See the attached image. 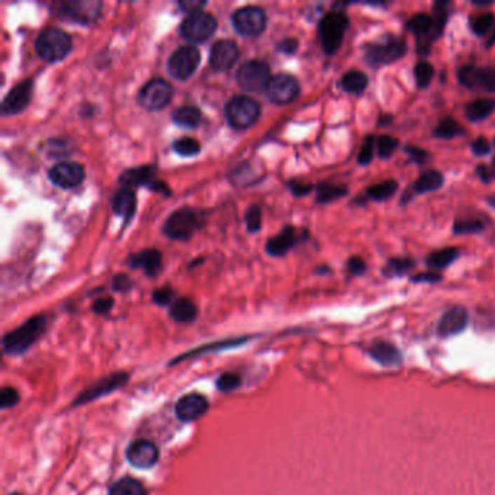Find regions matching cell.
<instances>
[{
    "mask_svg": "<svg viewBox=\"0 0 495 495\" xmlns=\"http://www.w3.org/2000/svg\"><path fill=\"white\" fill-rule=\"evenodd\" d=\"M47 328V317L46 316H35L29 318L22 325L15 328L13 332L8 333L4 337V350L9 356H19L38 341V339L44 334Z\"/></svg>",
    "mask_w": 495,
    "mask_h": 495,
    "instance_id": "obj_1",
    "label": "cell"
},
{
    "mask_svg": "<svg viewBox=\"0 0 495 495\" xmlns=\"http://www.w3.org/2000/svg\"><path fill=\"white\" fill-rule=\"evenodd\" d=\"M407 53L404 38L395 35H385L377 43H370L365 48V61L375 69L393 65L401 60Z\"/></svg>",
    "mask_w": 495,
    "mask_h": 495,
    "instance_id": "obj_2",
    "label": "cell"
},
{
    "mask_svg": "<svg viewBox=\"0 0 495 495\" xmlns=\"http://www.w3.org/2000/svg\"><path fill=\"white\" fill-rule=\"evenodd\" d=\"M36 54L48 61L63 60L72 51V38L70 35L60 28H47L41 32L35 41Z\"/></svg>",
    "mask_w": 495,
    "mask_h": 495,
    "instance_id": "obj_3",
    "label": "cell"
},
{
    "mask_svg": "<svg viewBox=\"0 0 495 495\" xmlns=\"http://www.w3.org/2000/svg\"><path fill=\"white\" fill-rule=\"evenodd\" d=\"M347 27L348 18L343 11H333L323 16L318 25V36L327 54H334L341 47Z\"/></svg>",
    "mask_w": 495,
    "mask_h": 495,
    "instance_id": "obj_4",
    "label": "cell"
},
{
    "mask_svg": "<svg viewBox=\"0 0 495 495\" xmlns=\"http://www.w3.org/2000/svg\"><path fill=\"white\" fill-rule=\"evenodd\" d=\"M260 115L259 103L245 95L234 96L229 100L225 107V116L230 126L237 130L249 128L257 121Z\"/></svg>",
    "mask_w": 495,
    "mask_h": 495,
    "instance_id": "obj_5",
    "label": "cell"
},
{
    "mask_svg": "<svg viewBox=\"0 0 495 495\" xmlns=\"http://www.w3.org/2000/svg\"><path fill=\"white\" fill-rule=\"evenodd\" d=\"M201 214L192 208H180L164 222L163 233L172 240H188L202 225Z\"/></svg>",
    "mask_w": 495,
    "mask_h": 495,
    "instance_id": "obj_6",
    "label": "cell"
},
{
    "mask_svg": "<svg viewBox=\"0 0 495 495\" xmlns=\"http://www.w3.org/2000/svg\"><path fill=\"white\" fill-rule=\"evenodd\" d=\"M237 83L245 92H262L271 81V67L263 60H249L237 70Z\"/></svg>",
    "mask_w": 495,
    "mask_h": 495,
    "instance_id": "obj_7",
    "label": "cell"
},
{
    "mask_svg": "<svg viewBox=\"0 0 495 495\" xmlns=\"http://www.w3.org/2000/svg\"><path fill=\"white\" fill-rule=\"evenodd\" d=\"M217 31V19L203 11L189 13L180 25L182 36L189 43H203Z\"/></svg>",
    "mask_w": 495,
    "mask_h": 495,
    "instance_id": "obj_8",
    "label": "cell"
},
{
    "mask_svg": "<svg viewBox=\"0 0 495 495\" xmlns=\"http://www.w3.org/2000/svg\"><path fill=\"white\" fill-rule=\"evenodd\" d=\"M54 6V12L58 16L77 24L89 25L99 18L102 2H97V0H70V2L55 4Z\"/></svg>",
    "mask_w": 495,
    "mask_h": 495,
    "instance_id": "obj_9",
    "label": "cell"
},
{
    "mask_svg": "<svg viewBox=\"0 0 495 495\" xmlns=\"http://www.w3.org/2000/svg\"><path fill=\"white\" fill-rule=\"evenodd\" d=\"M172 96L173 89L169 81L164 79H153L140 90L138 102L147 111H160L169 105Z\"/></svg>",
    "mask_w": 495,
    "mask_h": 495,
    "instance_id": "obj_10",
    "label": "cell"
},
{
    "mask_svg": "<svg viewBox=\"0 0 495 495\" xmlns=\"http://www.w3.org/2000/svg\"><path fill=\"white\" fill-rule=\"evenodd\" d=\"M199 61L201 54L196 47L183 46L170 55L168 69L172 77L177 80H188L196 72Z\"/></svg>",
    "mask_w": 495,
    "mask_h": 495,
    "instance_id": "obj_11",
    "label": "cell"
},
{
    "mask_svg": "<svg viewBox=\"0 0 495 495\" xmlns=\"http://www.w3.org/2000/svg\"><path fill=\"white\" fill-rule=\"evenodd\" d=\"M231 22L240 35L257 36L266 28V15L262 8L244 6L234 12Z\"/></svg>",
    "mask_w": 495,
    "mask_h": 495,
    "instance_id": "obj_12",
    "label": "cell"
},
{
    "mask_svg": "<svg viewBox=\"0 0 495 495\" xmlns=\"http://www.w3.org/2000/svg\"><path fill=\"white\" fill-rule=\"evenodd\" d=\"M458 80L468 89L495 93V69L463 66L458 70Z\"/></svg>",
    "mask_w": 495,
    "mask_h": 495,
    "instance_id": "obj_13",
    "label": "cell"
},
{
    "mask_svg": "<svg viewBox=\"0 0 495 495\" xmlns=\"http://www.w3.org/2000/svg\"><path fill=\"white\" fill-rule=\"evenodd\" d=\"M299 83L298 80L291 74H276L271 79L267 85L266 95L271 102L276 105H286L295 100L299 95Z\"/></svg>",
    "mask_w": 495,
    "mask_h": 495,
    "instance_id": "obj_14",
    "label": "cell"
},
{
    "mask_svg": "<svg viewBox=\"0 0 495 495\" xmlns=\"http://www.w3.org/2000/svg\"><path fill=\"white\" fill-rule=\"evenodd\" d=\"M130 377L127 374H114L109 377H105L95 382L92 386L86 388L83 393H81L76 400H74V407L76 405H83L88 402H92L100 397L109 395L114 391H118L128 382Z\"/></svg>",
    "mask_w": 495,
    "mask_h": 495,
    "instance_id": "obj_15",
    "label": "cell"
},
{
    "mask_svg": "<svg viewBox=\"0 0 495 495\" xmlns=\"http://www.w3.org/2000/svg\"><path fill=\"white\" fill-rule=\"evenodd\" d=\"M407 29L411 31L417 36V43H419V53L423 55H426L430 50V46L435 43V41L439 38L438 32H436V27H435V20H433V16L426 15V13H417L412 16L411 19H408L407 22Z\"/></svg>",
    "mask_w": 495,
    "mask_h": 495,
    "instance_id": "obj_16",
    "label": "cell"
},
{
    "mask_svg": "<svg viewBox=\"0 0 495 495\" xmlns=\"http://www.w3.org/2000/svg\"><path fill=\"white\" fill-rule=\"evenodd\" d=\"M50 180L61 189H73L85 179V168L79 163H57L48 172Z\"/></svg>",
    "mask_w": 495,
    "mask_h": 495,
    "instance_id": "obj_17",
    "label": "cell"
},
{
    "mask_svg": "<svg viewBox=\"0 0 495 495\" xmlns=\"http://www.w3.org/2000/svg\"><path fill=\"white\" fill-rule=\"evenodd\" d=\"M127 461L137 469H150L158 461V449L149 440L133 442L127 449Z\"/></svg>",
    "mask_w": 495,
    "mask_h": 495,
    "instance_id": "obj_18",
    "label": "cell"
},
{
    "mask_svg": "<svg viewBox=\"0 0 495 495\" xmlns=\"http://www.w3.org/2000/svg\"><path fill=\"white\" fill-rule=\"evenodd\" d=\"M238 58V47L231 39H219L210 53V65L217 72L231 69Z\"/></svg>",
    "mask_w": 495,
    "mask_h": 495,
    "instance_id": "obj_19",
    "label": "cell"
},
{
    "mask_svg": "<svg viewBox=\"0 0 495 495\" xmlns=\"http://www.w3.org/2000/svg\"><path fill=\"white\" fill-rule=\"evenodd\" d=\"M31 95H32V81L22 80L15 88H12L6 95V97L4 99L2 114L5 116H9V115H16L19 112H22L28 107Z\"/></svg>",
    "mask_w": 495,
    "mask_h": 495,
    "instance_id": "obj_20",
    "label": "cell"
},
{
    "mask_svg": "<svg viewBox=\"0 0 495 495\" xmlns=\"http://www.w3.org/2000/svg\"><path fill=\"white\" fill-rule=\"evenodd\" d=\"M208 407H210L208 400H206L203 395L191 393L177 401L176 414L182 421L191 423L201 419L205 412L208 411Z\"/></svg>",
    "mask_w": 495,
    "mask_h": 495,
    "instance_id": "obj_21",
    "label": "cell"
},
{
    "mask_svg": "<svg viewBox=\"0 0 495 495\" xmlns=\"http://www.w3.org/2000/svg\"><path fill=\"white\" fill-rule=\"evenodd\" d=\"M469 323V314L463 306H453L439 321L438 333L442 337H452L462 333Z\"/></svg>",
    "mask_w": 495,
    "mask_h": 495,
    "instance_id": "obj_22",
    "label": "cell"
},
{
    "mask_svg": "<svg viewBox=\"0 0 495 495\" xmlns=\"http://www.w3.org/2000/svg\"><path fill=\"white\" fill-rule=\"evenodd\" d=\"M298 241H299V237L297 234V230L294 226L287 225L278 236L272 237L266 243V252L271 256L282 257L290 252Z\"/></svg>",
    "mask_w": 495,
    "mask_h": 495,
    "instance_id": "obj_23",
    "label": "cell"
},
{
    "mask_svg": "<svg viewBox=\"0 0 495 495\" xmlns=\"http://www.w3.org/2000/svg\"><path fill=\"white\" fill-rule=\"evenodd\" d=\"M128 263L133 269H141L149 276H156L161 269V255L156 249H147L133 255Z\"/></svg>",
    "mask_w": 495,
    "mask_h": 495,
    "instance_id": "obj_24",
    "label": "cell"
},
{
    "mask_svg": "<svg viewBox=\"0 0 495 495\" xmlns=\"http://www.w3.org/2000/svg\"><path fill=\"white\" fill-rule=\"evenodd\" d=\"M369 355L384 366H394L401 362L400 350L391 343L378 341L369 347Z\"/></svg>",
    "mask_w": 495,
    "mask_h": 495,
    "instance_id": "obj_25",
    "label": "cell"
},
{
    "mask_svg": "<svg viewBox=\"0 0 495 495\" xmlns=\"http://www.w3.org/2000/svg\"><path fill=\"white\" fill-rule=\"evenodd\" d=\"M135 206H137L135 194L130 188L121 189L112 199L114 212L126 219V222H128L133 218L135 212Z\"/></svg>",
    "mask_w": 495,
    "mask_h": 495,
    "instance_id": "obj_26",
    "label": "cell"
},
{
    "mask_svg": "<svg viewBox=\"0 0 495 495\" xmlns=\"http://www.w3.org/2000/svg\"><path fill=\"white\" fill-rule=\"evenodd\" d=\"M495 112V97H481L469 102L465 115L470 122H481Z\"/></svg>",
    "mask_w": 495,
    "mask_h": 495,
    "instance_id": "obj_27",
    "label": "cell"
},
{
    "mask_svg": "<svg viewBox=\"0 0 495 495\" xmlns=\"http://www.w3.org/2000/svg\"><path fill=\"white\" fill-rule=\"evenodd\" d=\"M445 183V176L439 172V170H426L417 180L416 183L412 184L411 191L414 194H428V192H435L438 189H440Z\"/></svg>",
    "mask_w": 495,
    "mask_h": 495,
    "instance_id": "obj_28",
    "label": "cell"
},
{
    "mask_svg": "<svg viewBox=\"0 0 495 495\" xmlns=\"http://www.w3.org/2000/svg\"><path fill=\"white\" fill-rule=\"evenodd\" d=\"M153 172H154V168H151V166L130 169V170H126L122 173L119 180L126 188L141 187V184H149L150 187V184L153 183Z\"/></svg>",
    "mask_w": 495,
    "mask_h": 495,
    "instance_id": "obj_29",
    "label": "cell"
},
{
    "mask_svg": "<svg viewBox=\"0 0 495 495\" xmlns=\"http://www.w3.org/2000/svg\"><path fill=\"white\" fill-rule=\"evenodd\" d=\"M461 252L456 247H447V249L438 250L435 253H431L427 257V266L431 271H443L446 267H449L452 263H455L459 259Z\"/></svg>",
    "mask_w": 495,
    "mask_h": 495,
    "instance_id": "obj_30",
    "label": "cell"
},
{
    "mask_svg": "<svg viewBox=\"0 0 495 495\" xmlns=\"http://www.w3.org/2000/svg\"><path fill=\"white\" fill-rule=\"evenodd\" d=\"M198 316L195 302L187 298H180L173 302L170 308V317L177 323H192Z\"/></svg>",
    "mask_w": 495,
    "mask_h": 495,
    "instance_id": "obj_31",
    "label": "cell"
},
{
    "mask_svg": "<svg viewBox=\"0 0 495 495\" xmlns=\"http://www.w3.org/2000/svg\"><path fill=\"white\" fill-rule=\"evenodd\" d=\"M340 86L344 92L352 95H360L367 88V76L359 70H350L343 74Z\"/></svg>",
    "mask_w": 495,
    "mask_h": 495,
    "instance_id": "obj_32",
    "label": "cell"
},
{
    "mask_svg": "<svg viewBox=\"0 0 495 495\" xmlns=\"http://www.w3.org/2000/svg\"><path fill=\"white\" fill-rule=\"evenodd\" d=\"M173 121L182 128L192 130L199 126L202 115L201 111L195 107H182L173 112Z\"/></svg>",
    "mask_w": 495,
    "mask_h": 495,
    "instance_id": "obj_33",
    "label": "cell"
},
{
    "mask_svg": "<svg viewBox=\"0 0 495 495\" xmlns=\"http://www.w3.org/2000/svg\"><path fill=\"white\" fill-rule=\"evenodd\" d=\"M416 266V262L409 257H393L389 259L384 267V275L386 278H397L404 276L412 271Z\"/></svg>",
    "mask_w": 495,
    "mask_h": 495,
    "instance_id": "obj_34",
    "label": "cell"
},
{
    "mask_svg": "<svg viewBox=\"0 0 495 495\" xmlns=\"http://www.w3.org/2000/svg\"><path fill=\"white\" fill-rule=\"evenodd\" d=\"M397 191H398V182L394 179H389V180L372 184V187L366 191V195L372 201L384 202L393 196Z\"/></svg>",
    "mask_w": 495,
    "mask_h": 495,
    "instance_id": "obj_35",
    "label": "cell"
},
{
    "mask_svg": "<svg viewBox=\"0 0 495 495\" xmlns=\"http://www.w3.org/2000/svg\"><path fill=\"white\" fill-rule=\"evenodd\" d=\"M109 495H147V489L134 478H122L114 484Z\"/></svg>",
    "mask_w": 495,
    "mask_h": 495,
    "instance_id": "obj_36",
    "label": "cell"
},
{
    "mask_svg": "<svg viewBox=\"0 0 495 495\" xmlns=\"http://www.w3.org/2000/svg\"><path fill=\"white\" fill-rule=\"evenodd\" d=\"M462 134H463V128L461 127V123L450 116L443 118L439 122V126L435 128V131H433V135L442 140H450Z\"/></svg>",
    "mask_w": 495,
    "mask_h": 495,
    "instance_id": "obj_37",
    "label": "cell"
},
{
    "mask_svg": "<svg viewBox=\"0 0 495 495\" xmlns=\"http://www.w3.org/2000/svg\"><path fill=\"white\" fill-rule=\"evenodd\" d=\"M348 194V189L341 184H320L317 188V202L328 203L337 201Z\"/></svg>",
    "mask_w": 495,
    "mask_h": 495,
    "instance_id": "obj_38",
    "label": "cell"
},
{
    "mask_svg": "<svg viewBox=\"0 0 495 495\" xmlns=\"http://www.w3.org/2000/svg\"><path fill=\"white\" fill-rule=\"evenodd\" d=\"M485 229V225L480 219H456L453 224V233L458 236L480 234Z\"/></svg>",
    "mask_w": 495,
    "mask_h": 495,
    "instance_id": "obj_39",
    "label": "cell"
},
{
    "mask_svg": "<svg viewBox=\"0 0 495 495\" xmlns=\"http://www.w3.org/2000/svg\"><path fill=\"white\" fill-rule=\"evenodd\" d=\"M494 25H495V16L489 12L475 16L470 22V28L473 34L478 36H485L494 28Z\"/></svg>",
    "mask_w": 495,
    "mask_h": 495,
    "instance_id": "obj_40",
    "label": "cell"
},
{
    "mask_svg": "<svg viewBox=\"0 0 495 495\" xmlns=\"http://www.w3.org/2000/svg\"><path fill=\"white\" fill-rule=\"evenodd\" d=\"M414 77L417 86L420 89H426L430 86L433 77H435V67H433V65H430L428 61H420L414 67Z\"/></svg>",
    "mask_w": 495,
    "mask_h": 495,
    "instance_id": "obj_41",
    "label": "cell"
},
{
    "mask_svg": "<svg viewBox=\"0 0 495 495\" xmlns=\"http://www.w3.org/2000/svg\"><path fill=\"white\" fill-rule=\"evenodd\" d=\"M449 2H436L433 5V20H435V27H436V32L440 36L446 28L447 19H449Z\"/></svg>",
    "mask_w": 495,
    "mask_h": 495,
    "instance_id": "obj_42",
    "label": "cell"
},
{
    "mask_svg": "<svg viewBox=\"0 0 495 495\" xmlns=\"http://www.w3.org/2000/svg\"><path fill=\"white\" fill-rule=\"evenodd\" d=\"M400 141L395 137L391 135H379L377 138V149H378V156L381 158H388L394 154V151L398 149Z\"/></svg>",
    "mask_w": 495,
    "mask_h": 495,
    "instance_id": "obj_43",
    "label": "cell"
},
{
    "mask_svg": "<svg viewBox=\"0 0 495 495\" xmlns=\"http://www.w3.org/2000/svg\"><path fill=\"white\" fill-rule=\"evenodd\" d=\"M173 149L180 156L191 157V156H195V154H198L201 151V144L196 140H194V138L184 137V138L177 140L173 144Z\"/></svg>",
    "mask_w": 495,
    "mask_h": 495,
    "instance_id": "obj_44",
    "label": "cell"
},
{
    "mask_svg": "<svg viewBox=\"0 0 495 495\" xmlns=\"http://www.w3.org/2000/svg\"><path fill=\"white\" fill-rule=\"evenodd\" d=\"M375 144H377V138L374 135H367L365 138L359 157H358V161H359V164H362V166H367V164L374 160Z\"/></svg>",
    "mask_w": 495,
    "mask_h": 495,
    "instance_id": "obj_45",
    "label": "cell"
},
{
    "mask_svg": "<svg viewBox=\"0 0 495 495\" xmlns=\"http://www.w3.org/2000/svg\"><path fill=\"white\" fill-rule=\"evenodd\" d=\"M245 225L250 233H257L262 226V211L257 205H252L245 212Z\"/></svg>",
    "mask_w": 495,
    "mask_h": 495,
    "instance_id": "obj_46",
    "label": "cell"
},
{
    "mask_svg": "<svg viewBox=\"0 0 495 495\" xmlns=\"http://www.w3.org/2000/svg\"><path fill=\"white\" fill-rule=\"evenodd\" d=\"M247 339H238V340H226V341H218V343H215V344H211V346H203V347H201L199 350L196 348L195 350V352H192V353H188V356H182L180 359H177L176 362H179V360H182V359H187V358H191L192 355H195V356H198V353L199 355H205L206 352H212V350H222V348H229V347H233V346H236V344H241L243 341H245Z\"/></svg>",
    "mask_w": 495,
    "mask_h": 495,
    "instance_id": "obj_47",
    "label": "cell"
},
{
    "mask_svg": "<svg viewBox=\"0 0 495 495\" xmlns=\"http://www.w3.org/2000/svg\"><path fill=\"white\" fill-rule=\"evenodd\" d=\"M241 379L237 374H224L218 378L217 381V386L222 393H230V391H234L240 386Z\"/></svg>",
    "mask_w": 495,
    "mask_h": 495,
    "instance_id": "obj_48",
    "label": "cell"
},
{
    "mask_svg": "<svg viewBox=\"0 0 495 495\" xmlns=\"http://www.w3.org/2000/svg\"><path fill=\"white\" fill-rule=\"evenodd\" d=\"M347 269L350 273L355 275V276H362L366 273L367 266L362 257L353 256V257H350L347 262Z\"/></svg>",
    "mask_w": 495,
    "mask_h": 495,
    "instance_id": "obj_49",
    "label": "cell"
},
{
    "mask_svg": "<svg viewBox=\"0 0 495 495\" xmlns=\"http://www.w3.org/2000/svg\"><path fill=\"white\" fill-rule=\"evenodd\" d=\"M0 401H2V408H11V407L16 405L19 401L18 391L15 388H4Z\"/></svg>",
    "mask_w": 495,
    "mask_h": 495,
    "instance_id": "obj_50",
    "label": "cell"
},
{
    "mask_svg": "<svg viewBox=\"0 0 495 495\" xmlns=\"http://www.w3.org/2000/svg\"><path fill=\"white\" fill-rule=\"evenodd\" d=\"M470 149H472L473 154L482 157V156H487V154L491 153V144L488 142L487 138L480 137V138H477L475 141L470 144Z\"/></svg>",
    "mask_w": 495,
    "mask_h": 495,
    "instance_id": "obj_51",
    "label": "cell"
},
{
    "mask_svg": "<svg viewBox=\"0 0 495 495\" xmlns=\"http://www.w3.org/2000/svg\"><path fill=\"white\" fill-rule=\"evenodd\" d=\"M173 298V291L172 287L164 286V287H158L156 290V292L153 294V301L158 305H168Z\"/></svg>",
    "mask_w": 495,
    "mask_h": 495,
    "instance_id": "obj_52",
    "label": "cell"
},
{
    "mask_svg": "<svg viewBox=\"0 0 495 495\" xmlns=\"http://www.w3.org/2000/svg\"><path fill=\"white\" fill-rule=\"evenodd\" d=\"M404 151L411 157L412 161L417 163V164L426 163V161L428 160V157H430L426 150L419 149V147H414V146H407V147L404 149Z\"/></svg>",
    "mask_w": 495,
    "mask_h": 495,
    "instance_id": "obj_53",
    "label": "cell"
},
{
    "mask_svg": "<svg viewBox=\"0 0 495 495\" xmlns=\"http://www.w3.org/2000/svg\"><path fill=\"white\" fill-rule=\"evenodd\" d=\"M131 286H133V282L127 275L119 273L112 280V287L118 292H127L131 290Z\"/></svg>",
    "mask_w": 495,
    "mask_h": 495,
    "instance_id": "obj_54",
    "label": "cell"
},
{
    "mask_svg": "<svg viewBox=\"0 0 495 495\" xmlns=\"http://www.w3.org/2000/svg\"><path fill=\"white\" fill-rule=\"evenodd\" d=\"M442 279V275L435 272V271H428V272H421L416 276L411 278V282L414 283H435L439 282Z\"/></svg>",
    "mask_w": 495,
    "mask_h": 495,
    "instance_id": "obj_55",
    "label": "cell"
},
{
    "mask_svg": "<svg viewBox=\"0 0 495 495\" xmlns=\"http://www.w3.org/2000/svg\"><path fill=\"white\" fill-rule=\"evenodd\" d=\"M114 305V299L109 298V297H103V298H99L93 302V306L92 309L96 313V314H107L111 311V308Z\"/></svg>",
    "mask_w": 495,
    "mask_h": 495,
    "instance_id": "obj_56",
    "label": "cell"
},
{
    "mask_svg": "<svg viewBox=\"0 0 495 495\" xmlns=\"http://www.w3.org/2000/svg\"><path fill=\"white\" fill-rule=\"evenodd\" d=\"M313 184H306V183H299V182H291L290 183V189L292 191V194L295 196H304L308 195L309 192L313 191Z\"/></svg>",
    "mask_w": 495,
    "mask_h": 495,
    "instance_id": "obj_57",
    "label": "cell"
},
{
    "mask_svg": "<svg viewBox=\"0 0 495 495\" xmlns=\"http://www.w3.org/2000/svg\"><path fill=\"white\" fill-rule=\"evenodd\" d=\"M278 50L285 54H294L298 50V41L295 38H286L278 44Z\"/></svg>",
    "mask_w": 495,
    "mask_h": 495,
    "instance_id": "obj_58",
    "label": "cell"
},
{
    "mask_svg": "<svg viewBox=\"0 0 495 495\" xmlns=\"http://www.w3.org/2000/svg\"><path fill=\"white\" fill-rule=\"evenodd\" d=\"M205 5H206L205 2H191V0H187V2H180V4H179V8H180L183 12H188V15H189V13L202 11V8H203Z\"/></svg>",
    "mask_w": 495,
    "mask_h": 495,
    "instance_id": "obj_59",
    "label": "cell"
},
{
    "mask_svg": "<svg viewBox=\"0 0 495 495\" xmlns=\"http://www.w3.org/2000/svg\"><path fill=\"white\" fill-rule=\"evenodd\" d=\"M477 173H478L480 179H481L482 182H485V183H489V182L494 179V175H495L489 168L484 166V164H481V166H478Z\"/></svg>",
    "mask_w": 495,
    "mask_h": 495,
    "instance_id": "obj_60",
    "label": "cell"
},
{
    "mask_svg": "<svg viewBox=\"0 0 495 495\" xmlns=\"http://www.w3.org/2000/svg\"><path fill=\"white\" fill-rule=\"evenodd\" d=\"M473 5L480 6V8H485V6H491L492 2H473Z\"/></svg>",
    "mask_w": 495,
    "mask_h": 495,
    "instance_id": "obj_61",
    "label": "cell"
},
{
    "mask_svg": "<svg viewBox=\"0 0 495 495\" xmlns=\"http://www.w3.org/2000/svg\"><path fill=\"white\" fill-rule=\"evenodd\" d=\"M487 202L491 205V206H494V208H495V196H489L488 199H487Z\"/></svg>",
    "mask_w": 495,
    "mask_h": 495,
    "instance_id": "obj_62",
    "label": "cell"
},
{
    "mask_svg": "<svg viewBox=\"0 0 495 495\" xmlns=\"http://www.w3.org/2000/svg\"><path fill=\"white\" fill-rule=\"evenodd\" d=\"M492 164L495 166V156H494V160H492Z\"/></svg>",
    "mask_w": 495,
    "mask_h": 495,
    "instance_id": "obj_63",
    "label": "cell"
},
{
    "mask_svg": "<svg viewBox=\"0 0 495 495\" xmlns=\"http://www.w3.org/2000/svg\"><path fill=\"white\" fill-rule=\"evenodd\" d=\"M12 495H19V494H12Z\"/></svg>",
    "mask_w": 495,
    "mask_h": 495,
    "instance_id": "obj_64",
    "label": "cell"
}]
</instances>
